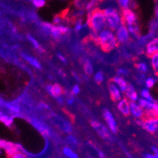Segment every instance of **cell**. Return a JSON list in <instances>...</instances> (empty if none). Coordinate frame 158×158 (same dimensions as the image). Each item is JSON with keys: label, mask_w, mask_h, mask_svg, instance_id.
Returning <instances> with one entry per match:
<instances>
[{"label": "cell", "mask_w": 158, "mask_h": 158, "mask_svg": "<svg viewBox=\"0 0 158 158\" xmlns=\"http://www.w3.org/2000/svg\"><path fill=\"white\" fill-rule=\"evenodd\" d=\"M32 2V4L37 8H41V7L45 6V0H29Z\"/></svg>", "instance_id": "31"}, {"label": "cell", "mask_w": 158, "mask_h": 158, "mask_svg": "<svg viewBox=\"0 0 158 158\" xmlns=\"http://www.w3.org/2000/svg\"><path fill=\"white\" fill-rule=\"evenodd\" d=\"M98 42L99 46L105 52H110L118 47V41L116 35L110 30L105 29L100 31L96 39Z\"/></svg>", "instance_id": "2"}, {"label": "cell", "mask_w": 158, "mask_h": 158, "mask_svg": "<svg viewBox=\"0 0 158 158\" xmlns=\"http://www.w3.org/2000/svg\"><path fill=\"white\" fill-rule=\"evenodd\" d=\"M127 71L126 69H120L117 72V74L120 76V75H127Z\"/></svg>", "instance_id": "38"}, {"label": "cell", "mask_w": 158, "mask_h": 158, "mask_svg": "<svg viewBox=\"0 0 158 158\" xmlns=\"http://www.w3.org/2000/svg\"><path fill=\"white\" fill-rule=\"evenodd\" d=\"M66 140H67L69 144L71 145V146H73V147H76V146H77L79 145L77 139L73 135H69L68 137H67V139H66Z\"/></svg>", "instance_id": "28"}, {"label": "cell", "mask_w": 158, "mask_h": 158, "mask_svg": "<svg viewBox=\"0 0 158 158\" xmlns=\"http://www.w3.org/2000/svg\"><path fill=\"white\" fill-rule=\"evenodd\" d=\"M32 123H33V124L35 125V127H36V128L38 129V130L40 131L41 133H42L43 135H44V136L51 135V132H50V130H49L48 127H47L45 124H44V123H40V121H38V120H34Z\"/></svg>", "instance_id": "19"}, {"label": "cell", "mask_w": 158, "mask_h": 158, "mask_svg": "<svg viewBox=\"0 0 158 158\" xmlns=\"http://www.w3.org/2000/svg\"><path fill=\"white\" fill-rule=\"evenodd\" d=\"M130 110L131 114L135 118L143 119L144 117V110L135 102H130Z\"/></svg>", "instance_id": "15"}, {"label": "cell", "mask_w": 158, "mask_h": 158, "mask_svg": "<svg viewBox=\"0 0 158 158\" xmlns=\"http://www.w3.org/2000/svg\"><path fill=\"white\" fill-rule=\"evenodd\" d=\"M136 67H137L138 70H139L141 73H146L148 70L147 65H146V63L144 62L139 63V64H136Z\"/></svg>", "instance_id": "30"}, {"label": "cell", "mask_w": 158, "mask_h": 158, "mask_svg": "<svg viewBox=\"0 0 158 158\" xmlns=\"http://www.w3.org/2000/svg\"><path fill=\"white\" fill-rule=\"evenodd\" d=\"M96 2V0H73V4L80 10H91Z\"/></svg>", "instance_id": "8"}, {"label": "cell", "mask_w": 158, "mask_h": 158, "mask_svg": "<svg viewBox=\"0 0 158 158\" xmlns=\"http://www.w3.org/2000/svg\"><path fill=\"white\" fill-rule=\"evenodd\" d=\"M57 57H58L63 63H66V59L64 57V56L61 55V54H57Z\"/></svg>", "instance_id": "41"}, {"label": "cell", "mask_w": 158, "mask_h": 158, "mask_svg": "<svg viewBox=\"0 0 158 158\" xmlns=\"http://www.w3.org/2000/svg\"><path fill=\"white\" fill-rule=\"evenodd\" d=\"M122 23L127 26V29L133 35L139 34V25L137 22L136 15L131 10L125 9L121 11Z\"/></svg>", "instance_id": "3"}, {"label": "cell", "mask_w": 158, "mask_h": 158, "mask_svg": "<svg viewBox=\"0 0 158 158\" xmlns=\"http://www.w3.org/2000/svg\"><path fill=\"white\" fill-rule=\"evenodd\" d=\"M94 81H95L98 84H102V83L104 81V74H103L101 71L98 72V73L94 75Z\"/></svg>", "instance_id": "27"}, {"label": "cell", "mask_w": 158, "mask_h": 158, "mask_svg": "<svg viewBox=\"0 0 158 158\" xmlns=\"http://www.w3.org/2000/svg\"><path fill=\"white\" fill-rule=\"evenodd\" d=\"M124 93H125L127 98L129 99L131 102H136L139 100L137 92H136V90H135L134 87L132 86V84H127V90H126V91Z\"/></svg>", "instance_id": "17"}, {"label": "cell", "mask_w": 158, "mask_h": 158, "mask_svg": "<svg viewBox=\"0 0 158 158\" xmlns=\"http://www.w3.org/2000/svg\"><path fill=\"white\" fill-rule=\"evenodd\" d=\"M2 146H1V145H0V155L2 154Z\"/></svg>", "instance_id": "45"}, {"label": "cell", "mask_w": 158, "mask_h": 158, "mask_svg": "<svg viewBox=\"0 0 158 158\" xmlns=\"http://www.w3.org/2000/svg\"><path fill=\"white\" fill-rule=\"evenodd\" d=\"M47 90L48 93L51 94L52 97L57 99V98L62 96L63 94V89L61 86L58 84H54L53 85L49 84L47 87Z\"/></svg>", "instance_id": "14"}, {"label": "cell", "mask_w": 158, "mask_h": 158, "mask_svg": "<svg viewBox=\"0 0 158 158\" xmlns=\"http://www.w3.org/2000/svg\"><path fill=\"white\" fill-rule=\"evenodd\" d=\"M98 156H99V158H106V156H105L104 153H103L102 152L98 151Z\"/></svg>", "instance_id": "42"}, {"label": "cell", "mask_w": 158, "mask_h": 158, "mask_svg": "<svg viewBox=\"0 0 158 158\" xmlns=\"http://www.w3.org/2000/svg\"><path fill=\"white\" fill-rule=\"evenodd\" d=\"M146 52L147 56L150 57L158 53V38L153 39L149 44H147L146 47Z\"/></svg>", "instance_id": "16"}, {"label": "cell", "mask_w": 158, "mask_h": 158, "mask_svg": "<svg viewBox=\"0 0 158 158\" xmlns=\"http://www.w3.org/2000/svg\"><path fill=\"white\" fill-rule=\"evenodd\" d=\"M6 107L8 108L10 111L14 112V113H20V109L17 106H14V105H6Z\"/></svg>", "instance_id": "33"}, {"label": "cell", "mask_w": 158, "mask_h": 158, "mask_svg": "<svg viewBox=\"0 0 158 158\" xmlns=\"http://www.w3.org/2000/svg\"><path fill=\"white\" fill-rule=\"evenodd\" d=\"M84 69L87 76H91L94 73V67L92 63L89 60H85L84 63Z\"/></svg>", "instance_id": "21"}, {"label": "cell", "mask_w": 158, "mask_h": 158, "mask_svg": "<svg viewBox=\"0 0 158 158\" xmlns=\"http://www.w3.org/2000/svg\"><path fill=\"white\" fill-rule=\"evenodd\" d=\"M27 37H28V40H29L30 42H31V44L33 45V47H35V48L36 49V50L40 51V52H42V51H43V47H41V46L40 45V44H39V43H38V41H37V40H35V39H34L32 36H31V35H27Z\"/></svg>", "instance_id": "24"}, {"label": "cell", "mask_w": 158, "mask_h": 158, "mask_svg": "<svg viewBox=\"0 0 158 158\" xmlns=\"http://www.w3.org/2000/svg\"><path fill=\"white\" fill-rule=\"evenodd\" d=\"M73 102H74V98H73V96H70V97L67 98V103L69 105H72Z\"/></svg>", "instance_id": "40"}, {"label": "cell", "mask_w": 158, "mask_h": 158, "mask_svg": "<svg viewBox=\"0 0 158 158\" xmlns=\"http://www.w3.org/2000/svg\"><path fill=\"white\" fill-rule=\"evenodd\" d=\"M60 21H61V17H60V16H56V17H54V24H59Z\"/></svg>", "instance_id": "39"}, {"label": "cell", "mask_w": 158, "mask_h": 158, "mask_svg": "<svg viewBox=\"0 0 158 158\" xmlns=\"http://www.w3.org/2000/svg\"><path fill=\"white\" fill-rule=\"evenodd\" d=\"M13 120H14L13 117H10V116H7V115L5 114H2V116H1V118H0V121L2 122V123H3L5 125H6L7 127H10V126L12 125Z\"/></svg>", "instance_id": "23"}, {"label": "cell", "mask_w": 158, "mask_h": 158, "mask_svg": "<svg viewBox=\"0 0 158 158\" xmlns=\"http://www.w3.org/2000/svg\"><path fill=\"white\" fill-rule=\"evenodd\" d=\"M116 40L119 44H123L129 40V31L125 24L122 23L121 25L116 29Z\"/></svg>", "instance_id": "9"}, {"label": "cell", "mask_w": 158, "mask_h": 158, "mask_svg": "<svg viewBox=\"0 0 158 158\" xmlns=\"http://www.w3.org/2000/svg\"><path fill=\"white\" fill-rule=\"evenodd\" d=\"M0 145H1L2 149L5 150L8 157L10 158H12V156L15 155L18 152H19L20 149H21V146L19 145L14 144L10 142H7V141L0 140Z\"/></svg>", "instance_id": "6"}, {"label": "cell", "mask_w": 158, "mask_h": 158, "mask_svg": "<svg viewBox=\"0 0 158 158\" xmlns=\"http://www.w3.org/2000/svg\"><path fill=\"white\" fill-rule=\"evenodd\" d=\"M141 95L144 99H146L148 101H151V102H155L154 99L153 98V97L151 96L150 93H149V90L147 89H143L142 91H141Z\"/></svg>", "instance_id": "26"}, {"label": "cell", "mask_w": 158, "mask_h": 158, "mask_svg": "<svg viewBox=\"0 0 158 158\" xmlns=\"http://www.w3.org/2000/svg\"><path fill=\"white\" fill-rule=\"evenodd\" d=\"M155 84V80L153 78H148L146 80V86L148 88H152Z\"/></svg>", "instance_id": "32"}, {"label": "cell", "mask_w": 158, "mask_h": 158, "mask_svg": "<svg viewBox=\"0 0 158 158\" xmlns=\"http://www.w3.org/2000/svg\"><path fill=\"white\" fill-rule=\"evenodd\" d=\"M87 23L89 28L95 34L102 31L107 26L104 10H102L98 8L91 10L87 15Z\"/></svg>", "instance_id": "1"}, {"label": "cell", "mask_w": 158, "mask_h": 158, "mask_svg": "<svg viewBox=\"0 0 158 158\" xmlns=\"http://www.w3.org/2000/svg\"><path fill=\"white\" fill-rule=\"evenodd\" d=\"M69 32V28L62 25H53L50 29V34L54 37L55 40H59L62 35H66Z\"/></svg>", "instance_id": "10"}, {"label": "cell", "mask_w": 158, "mask_h": 158, "mask_svg": "<svg viewBox=\"0 0 158 158\" xmlns=\"http://www.w3.org/2000/svg\"><path fill=\"white\" fill-rule=\"evenodd\" d=\"M154 72H155V73H156V76H158V66H157V68L154 70Z\"/></svg>", "instance_id": "44"}, {"label": "cell", "mask_w": 158, "mask_h": 158, "mask_svg": "<svg viewBox=\"0 0 158 158\" xmlns=\"http://www.w3.org/2000/svg\"><path fill=\"white\" fill-rule=\"evenodd\" d=\"M108 89L110 91L111 99L113 102H119L121 100V91L113 82H110L108 84Z\"/></svg>", "instance_id": "11"}, {"label": "cell", "mask_w": 158, "mask_h": 158, "mask_svg": "<svg viewBox=\"0 0 158 158\" xmlns=\"http://www.w3.org/2000/svg\"><path fill=\"white\" fill-rule=\"evenodd\" d=\"M80 88L79 87V85H75L73 87V89H72V94H73V95H77V94H78L80 93Z\"/></svg>", "instance_id": "34"}, {"label": "cell", "mask_w": 158, "mask_h": 158, "mask_svg": "<svg viewBox=\"0 0 158 158\" xmlns=\"http://www.w3.org/2000/svg\"><path fill=\"white\" fill-rule=\"evenodd\" d=\"M22 56L24 59L26 60L28 62H29L30 64L33 66V67H35V68H36V69H40L42 68V67H41V64H40V63L39 62L38 60L35 59V57H31V56H29V55H27V54H23Z\"/></svg>", "instance_id": "20"}, {"label": "cell", "mask_w": 158, "mask_h": 158, "mask_svg": "<svg viewBox=\"0 0 158 158\" xmlns=\"http://www.w3.org/2000/svg\"><path fill=\"white\" fill-rule=\"evenodd\" d=\"M63 153L69 158H78L77 153L68 146L63 148Z\"/></svg>", "instance_id": "22"}, {"label": "cell", "mask_w": 158, "mask_h": 158, "mask_svg": "<svg viewBox=\"0 0 158 158\" xmlns=\"http://www.w3.org/2000/svg\"><path fill=\"white\" fill-rule=\"evenodd\" d=\"M107 25L111 30H116L121 25V16L117 10L113 8H108L104 10Z\"/></svg>", "instance_id": "4"}, {"label": "cell", "mask_w": 158, "mask_h": 158, "mask_svg": "<svg viewBox=\"0 0 158 158\" xmlns=\"http://www.w3.org/2000/svg\"><path fill=\"white\" fill-rule=\"evenodd\" d=\"M142 127L149 133H155L158 130V118L145 117L142 119Z\"/></svg>", "instance_id": "5"}, {"label": "cell", "mask_w": 158, "mask_h": 158, "mask_svg": "<svg viewBox=\"0 0 158 158\" xmlns=\"http://www.w3.org/2000/svg\"><path fill=\"white\" fill-rule=\"evenodd\" d=\"M144 158H158V154L153 153V154H146L144 155Z\"/></svg>", "instance_id": "37"}, {"label": "cell", "mask_w": 158, "mask_h": 158, "mask_svg": "<svg viewBox=\"0 0 158 158\" xmlns=\"http://www.w3.org/2000/svg\"><path fill=\"white\" fill-rule=\"evenodd\" d=\"M118 2L119 6L121 8V10L129 9V7L131 6V0H117Z\"/></svg>", "instance_id": "25"}, {"label": "cell", "mask_w": 158, "mask_h": 158, "mask_svg": "<svg viewBox=\"0 0 158 158\" xmlns=\"http://www.w3.org/2000/svg\"><path fill=\"white\" fill-rule=\"evenodd\" d=\"M90 125L92 126L93 128L98 132V134L101 136L102 138L107 139V138L110 137V131L101 123L95 121V120H92V121H90Z\"/></svg>", "instance_id": "12"}, {"label": "cell", "mask_w": 158, "mask_h": 158, "mask_svg": "<svg viewBox=\"0 0 158 158\" xmlns=\"http://www.w3.org/2000/svg\"><path fill=\"white\" fill-rule=\"evenodd\" d=\"M2 114H3V113H2V112L0 111V118H1V116H2Z\"/></svg>", "instance_id": "46"}, {"label": "cell", "mask_w": 158, "mask_h": 158, "mask_svg": "<svg viewBox=\"0 0 158 158\" xmlns=\"http://www.w3.org/2000/svg\"><path fill=\"white\" fill-rule=\"evenodd\" d=\"M12 158H28V157H27L26 155L24 154L22 152L19 151L16 153L15 155H14V156H12Z\"/></svg>", "instance_id": "35"}, {"label": "cell", "mask_w": 158, "mask_h": 158, "mask_svg": "<svg viewBox=\"0 0 158 158\" xmlns=\"http://www.w3.org/2000/svg\"><path fill=\"white\" fill-rule=\"evenodd\" d=\"M103 116H104L105 120L107 123L110 131L113 133H116V132L118 131V126L116 124V120H115L110 110H108L107 109H105L104 111H103Z\"/></svg>", "instance_id": "7"}, {"label": "cell", "mask_w": 158, "mask_h": 158, "mask_svg": "<svg viewBox=\"0 0 158 158\" xmlns=\"http://www.w3.org/2000/svg\"><path fill=\"white\" fill-rule=\"evenodd\" d=\"M152 149H153V153H156V154H158V149H157V148H156V147H153V148H152Z\"/></svg>", "instance_id": "43"}, {"label": "cell", "mask_w": 158, "mask_h": 158, "mask_svg": "<svg viewBox=\"0 0 158 158\" xmlns=\"http://www.w3.org/2000/svg\"><path fill=\"white\" fill-rule=\"evenodd\" d=\"M82 28H83V24H82L81 21H77V22L76 23V24H75V30L79 31L80 30L82 29Z\"/></svg>", "instance_id": "36"}, {"label": "cell", "mask_w": 158, "mask_h": 158, "mask_svg": "<svg viewBox=\"0 0 158 158\" xmlns=\"http://www.w3.org/2000/svg\"><path fill=\"white\" fill-rule=\"evenodd\" d=\"M119 111L125 116H130L131 110H130V102L127 98H123L121 100L119 101L118 105H117Z\"/></svg>", "instance_id": "13"}, {"label": "cell", "mask_w": 158, "mask_h": 158, "mask_svg": "<svg viewBox=\"0 0 158 158\" xmlns=\"http://www.w3.org/2000/svg\"><path fill=\"white\" fill-rule=\"evenodd\" d=\"M112 82H113L116 85H118L119 89L120 90V91L123 93H124L127 90V83L124 80V79L123 77H120V76H116V77H113Z\"/></svg>", "instance_id": "18"}, {"label": "cell", "mask_w": 158, "mask_h": 158, "mask_svg": "<svg viewBox=\"0 0 158 158\" xmlns=\"http://www.w3.org/2000/svg\"><path fill=\"white\" fill-rule=\"evenodd\" d=\"M151 65L153 70L156 69L158 66V53L155 54L151 57Z\"/></svg>", "instance_id": "29"}]
</instances>
